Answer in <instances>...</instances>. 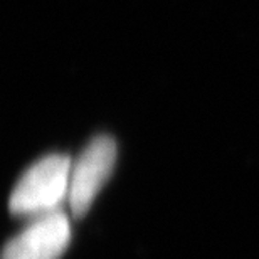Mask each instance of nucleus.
Segmentation results:
<instances>
[{
    "label": "nucleus",
    "mask_w": 259,
    "mask_h": 259,
    "mask_svg": "<svg viewBox=\"0 0 259 259\" xmlns=\"http://www.w3.org/2000/svg\"><path fill=\"white\" fill-rule=\"evenodd\" d=\"M72 160L66 155H48L35 162L14 187L9 199L10 214L40 217L59 210L69 195Z\"/></svg>",
    "instance_id": "1"
},
{
    "label": "nucleus",
    "mask_w": 259,
    "mask_h": 259,
    "mask_svg": "<svg viewBox=\"0 0 259 259\" xmlns=\"http://www.w3.org/2000/svg\"><path fill=\"white\" fill-rule=\"evenodd\" d=\"M116 163V142L108 135H98L86 145L76 162H72L69 180L71 214L82 217L90 210Z\"/></svg>",
    "instance_id": "2"
},
{
    "label": "nucleus",
    "mask_w": 259,
    "mask_h": 259,
    "mask_svg": "<svg viewBox=\"0 0 259 259\" xmlns=\"http://www.w3.org/2000/svg\"><path fill=\"white\" fill-rule=\"evenodd\" d=\"M71 242V222L64 212L34 217L4 247L2 259H61Z\"/></svg>",
    "instance_id": "3"
}]
</instances>
